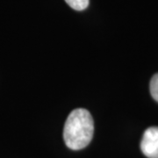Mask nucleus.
I'll return each mask as SVG.
<instances>
[{
    "label": "nucleus",
    "instance_id": "obj_3",
    "mask_svg": "<svg viewBox=\"0 0 158 158\" xmlns=\"http://www.w3.org/2000/svg\"><path fill=\"white\" fill-rule=\"evenodd\" d=\"M66 3L76 11H83L89 6V0H65Z\"/></svg>",
    "mask_w": 158,
    "mask_h": 158
},
{
    "label": "nucleus",
    "instance_id": "obj_1",
    "mask_svg": "<svg viewBox=\"0 0 158 158\" xmlns=\"http://www.w3.org/2000/svg\"><path fill=\"white\" fill-rule=\"evenodd\" d=\"M94 122L89 111L84 108L73 110L67 118L63 128V140L73 150L85 148L93 137Z\"/></svg>",
    "mask_w": 158,
    "mask_h": 158
},
{
    "label": "nucleus",
    "instance_id": "obj_4",
    "mask_svg": "<svg viewBox=\"0 0 158 158\" xmlns=\"http://www.w3.org/2000/svg\"><path fill=\"white\" fill-rule=\"evenodd\" d=\"M149 89H150V93L153 98L158 102V73L155 74L153 76L152 79L150 81Z\"/></svg>",
    "mask_w": 158,
    "mask_h": 158
},
{
    "label": "nucleus",
    "instance_id": "obj_2",
    "mask_svg": "<svg viewBox=\"0 0 158 158\" xmlns=\"http://www.w3.org/2000/svg\"><path fill=\"white\" fill-rule=\"evenodd\" d=\"M141 149L148 158H158V127H148L144 132Z\"/></svg>",
    "mask_w": 158,
    "mask_h": 158
}]
</instances>
